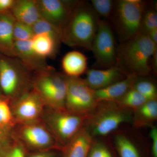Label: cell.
Instances as JSON below:
<instances>
[{
  "label": "cell",
  "instance_id": "6da1fadb",
  "mask_svg": "<svg viewBox=\"0 0 157 157\" xmlns=\"http://www.w3.org/2000/svg\"><path fill=\"white\" fill-rule=\"evenodd\" d=\"M100 19L90 2L77 1L61 31L62 42L91 51Z\"/></svg>",
  "mask_w": 157,
  "mask_h": 157
},
{
  "label": "cell",
  "instance_id": "7a4b0ae2",
  "mask_svg": "<svg viewBox=\"0 0 157 157\" xmlns=\"http://www.w3.org/2000/svg\"><path fill=\"white\" fill-rule=\"evenodd\" d=\"M157 50V45L148 36L139 33L118 46L116 64L128 74L148 77L151 73V58Z\"/></svg>",
  "mask_w": 157,
  "mask_h": 157
},
{
  "label": "cell",
  "instance_id": "3957f363",
  "mask_svg": "<svg viewBox=\"0 0 157 157\" xmlns=\"http://www.w3.org/2000/svg\"><path fill=\"white\" fill-rule=\"evenodd\" d=\"M133 112L113 101H98L84 128L92 137H105L124 124H132Z\"/></svg>",
  "mask_w": 157,
  "mask_h": 157
},
{
  "label": "cell",
  "instance_id": "277c9868",
  "mask_svg": "<svg viewBox=\"0 0 157 157\" xmlns=\"http://www.w3.org/2000/svg\"><path fill=\"white\" fill-rule=\"evenodd\" d=\"M88 117L73 113L66 109L45 107L41 120L62 150L84 128Z\"/></svg>",
  "mask_w": 157,
  "mask_h": 157
},
{
  "label": "cell",
  "instance_id": "5b68a950",
  "mask_svg": "<svg viewBox=\"0 0 157 157\" xmlns=\"http://www.w3.org/2000/svg\"><path fill=\"white\" fill-rule=\"evenodd\" d=\"M33 89L39 95L46 107L65 109L67 76L48 66L34 72Z\"/></svg>",
  "mask_w": 157,
  "mask_h": 157
},
{
  "label": "cell",
  "instance_id": "8992f818",
  "mask_svg": "<svg viewBox=\"0 0 157 157\" xmlns=\"http://www.w3.org/2000/svg\"><path fill=\"white\" fill-rule=\"evenodd\" d=\"M32 77V72L17 58L0 54V86L10 102L33 89Z\"/></svg>",
  "mask_w": 157,
  "mask_h": 157
},
{
  "label": "cell",
  "instance_id": "52a82bcc",
  "mask_svg": "<svg viewBox=\"0 0 157 157\" xmlns=\"http://www.w3.org/2000/svg\"><path fill=\"white\" fill-rule=\"evenodd\" d=\"M147 2L142 0L114 1L111 20L120 43L140 33L144 11Z\"/></svg>",
  "mask_w": 157,
  "mask_h": 157
},
{
  "label": "cell",
  "instance_id": "ba28073f",
  "mask_svg": "<svg viewBox=\"0 0 157 157\" xmlns=\"http://www.w3.org/2000/svg\"><path fill=\"white\" fill-rule=\"evenodd\" d=\"M11 132L26 150L60 149L53 135L42 120L15 124Z\"/></svg>",
  "mask_w": 157,
  "mask_h": 157
},
{
  "label": "cell",
  "instance_id": "9c48e42d",
  "mask_svg": "<svg viewBox=\"0 0 157 157\" xmlns=\"http://www.w3.org/2000/svg\"><path fill=\"white\" fill-rule=\"evenodd\" d=\"M98 103L95 91L88 85L84 79L67 76L65 109L73 113L88 116Z\"/></svg>",
  "mask_w": 157,
  "mask_h": 157
},
{
  "label": "cell",
  "instance_id": "30bf717a",
  "mask_svg": "<svg viewBox=\"0 0 157 157\" xmlns=\"http://www.w3.org/2000/svg\"><path fill=\"white\" fill-rule=\"evenodd\" d=\"M117 47L112 27L106 21L100 18L91 48L96 66L100 69H106L115 66Z\"/></svg>",
  "mask_w": 157,
  "mask_h": 157
},
{
  "label": "cell",
  "instance_id": "8fae6325",
  "mask_svg": "<svg viewBox=\"0 0 157 157\" xmlns=\"http://www.w3.org/2000/svg\"><path fill=\"white\" fill-rule=\"evenodd\" d=\"M10 104L15 124L41 121L46 107L33 89Z\"/></svg>",
  "mask_w": 157,
  "mask_h": 157
},
{
  "label": "cell",
  "instance_id": "7c38bea8",
  "mask_svg": "<svg viewBox=\"0 0 157 157\" xmlns=\"http://www.w3.org/2000/svg\"><path fill=\"white\" fill-rule=\"evenodd\" d=\"M40 17L61 31L78 1L36 0Z\"/></svg>",
  "mask_w": 157,
  "mask_h": 157
},
{
  "label": "cell",
  "instance_id": "4fadbf2b",
  "mask_svg": "<svg viewBox=\"0 0 157 157\" xmlns=\"http://www.w3.org/2000/svg\"><path fill=\"white\" fill-rule=\"evenodd\" d=\"M111 135L110 140L120 157H142L140 145L145 141L135 128H120Z\"/></svg>",
  "mask_w": 157,
  "mask_h": 157
},
{
  "label": "cell",
  "instance_id": "5bb4252c",
  "mask_svg": "<svg viewBox=\"0 0 157 157\" xmlns=\"http://www.w3.org/2000/svg\"><path fill=\"white\" fill-rule=\"evenodd\" d=\"M86 73L85 81L94 91L108 87L123 80L129 75L117 64L106 69H88Z\"/></svg>",
  "mask_w": 157,
  "mask_h": 157
},
{
  "label": "cell",
  "instance_id": "9a60e30c",
  "mask_svg": "<svg viewBox=\"0 0 157 157\" xmlns=\"http://www.w3.org/2000/svg\"><path fill=\"white\" fill-rule=\"evenodd\" d=\"M14 57L32 73L48 66L46 59L39 56L32 48L31 40L14 42Z\"/></svg>",
  "mask_w": 157,
  "mask_h": 157
},
{
  "label": "cell",
  "instance_id": "2e32d148",
  "mask_svg": "<svg viewBox=\"0 0 157 157\" xmlns=\"http://www.w3.org/2000/svg\"><path fill=\"white\" fill-rule=\"evenodd\" d=\"M15 19L11 11L0 13V54L14 57L13 29Z\"/></svg>",
  "mask_w": 157,
  "mask_h": 157
},
{
  "label": "cell",
  "instance_id": "e0dca14e",
  "mask_svg": "<svg viewBox=\"0 0 157 157\" xmlns=\"http://www.w3.org/2000/svg\"><path fill=\"white\" fill-rule=\"evenodd\" d=\"M138 77L134 74H129L121 81L105 88L95 91L96 99L98 101H117L132 88Z\"/></svg>",
  "mask_w": 157,
  "mask_h": 157
},
{
  "label": "cell",
  "instance_id": "ac0fdd59",
  "mask_svg": "<svg viewBox=\"0 0 157 157\" xmlns=\"http://www.w3.org/2000/svg\"><path fill=\"white\" fill-rule=\"evenodd\" d=\"M11 12L16 21L32 27L41 17L36 0H15Z\"/></svg>",
  "mask_w": 157,
  "mask_h": 157
},
{
  "label": "cell",
  "instance_id": "d6986e66",
  "mask_svg": "<svg viewBox=\"0 0 157 157\" xmlns=\"http://www.w3.org/2000/svg\"><path fill=\"white\" fill-rule=\"evenodd\" d=\"M62 68L64 74L70 77H80L86 73L87 58L82 53L77 51L70 52L62 60Z\"/></svg>",
  "mask_w": 157,
  "mask_h": 157
},
{
  "label": "cell",
  "instance_id": "ffe728a7",
  "mask_svg": "<svg viewBox=\"0 0 157 157\" xmlns=\"http://www.w3.org/2000/svg\"><path fill=\"white\" fill-rule=\"evenodd\" d=\"M157 119V100L147 101L133 112L132 125L135 129L151 127Z\"/></svg>",
  "mask_w": 157,
  "mask_h": 157
},
{
  "label": "cell",
  "instance_id": "44dd1931",
  "mask_svg": "<svg viewBox=\"0 0 157 157\" xmlns=\"http://www.w3.org/2000/svg\"><path fill=\"white\" fill-rule=\"evenodd\" d=\"M93 137L85 128L62 151L64 157H88Z\"/></svg>",
  "mask_w": 157,
  "mask_h": 157
},
{
  "label": "cell",
  "instance_id": "7402d4cb",
  "mask_svg": "<svg viewBox=\"0 0 157 157\" xmlns=\"http://www.w3.org/2000/svg\"><path fill=\"white\" fill-rule=\"evenodd\" d=\"M61 42L45 33L35 34L31 40L32 48L42 58L53 57L56 54Z\"/></svg>",
  "mask_w": 157,
  "mask_h": 157
},
{
  "label": "cell",
  "instance_id": "603a6c76",
  "mask_svg": "<svg viewBox=\"0 0 157 157\" xmlns=\"http://www.w3.org/2000/svg\"><path fill=\"white\" fill-rule=\"evenodd\" d=\"M26 149L11 131L0 144V157H26Z\"/></svg>",
  "mask_w": 157,
  "mask_h": 157
},
{
  "label": "cell",
  "instance_id": "cb8c5ba5",
  "mask_svg": "<svg viewBox=\"0 0 157 157\" xmlns=\"http://www.w3.org/2000/svg\"><path fill=\"white\" fill-rule=\"evenodd\" d=\"M113 144L109 136L93 137L88 157H114Z\"/></svg>",
  "mask_w": 157,
  "mask_h": 157
},
{
  "label": "cell",
  "instance_id": "d4e9b609",
  "mask_svg": "<svg viewBox=\"0 0 157 157\" xmlns=\"http://www.w3.org/2000/svg\"><path fill=\"white\" fill-rule=\"evenodd\" d=\"M156 2H147L144 11L140 33L147 36L151 31L157 29Z\"/></svg>",
  "mask_w": 157,
  "mask_h": 157
},
{
  "label": "cell",
  "instance_id": "484cf974",
  "mask_svg": "<svg viewBox=\"0 0 157 157\" xmlns=\"http://www.w3.org/2000/svg\"><path fill=\"white\" fill-rule=\"evenodd\" d=\"M132 88L147 101L157 100V87L155 80L148 77H138Z\"/></svg>",
  "mask_w": 157,
  "mask_h": 157
},
{
  "label": "cell",
  "instance_id": "4316f807",
  "mask_svg": "<svg viewBox=\"0 0 157 157\" xmlns=\"http://www.w3.org/2000/svg\"><path fill=\"white\" fill-rule=\"evenodd\" d=\"M147 101L141 94L132 87L116 102L122 107L134 112Z\"/></svg>",
  "mask_w": 157,
  "mask_h": 157
},
{
  "label": "cell",
  "instance_id": "83f0119b",
  "mask_svg": "<svg viewBox=\"0 0 157 157\" xmlns=\"http://www.w3.org/2000/svg\"><path fill=\"white\" fill-rule=\"evenodd\" d=\"M14 124L10 101L6 98H0V129L11 130Z\"/></svg>",
  "mask_w": 157,
  "mask_h": 157
},
{
  "label": "cell",
  "instance_id": "f1b7e54d",
  "mask_svg": "<svg viewBox=\"0 0 157 157\" xmlns=\"http://www.w3.org/2000/svg\"><path fill=\"white\" fill-rule=\"evenodd\" d=\"M95 12L99 17L111 19L114 8L113 0H91L90 2Z\"/></svg>",
  "mask_w": 157,
  "mask_h": 157
},
{
  "label": "cell",
  "instance_id": "f546056e",
  "mask_svg": "<svg viewBox=\"0 0 157 157\" xmlns=\"http://www.w3.org/2000/svg\"><path fill=\"white\" fill-rule=\"evenodd\" d=\"M33 28L35 35L42 33L48 34L62 42L60 31L41 17L33 26Z\"/></svg>",
  "mask_w": 157,
  "mask_h": 157
},
{
  "label": "cell",
  "instance_id": "4dcf8cb0",
  "mask_svg": "<svg viewBox=\"0 0 157 157\" xmlns=\"http://www.w3.org/2000/svg\"><path fill=\"white\" fill-rule=\"evenodd\" d=\"M34 36L33 27L15 21L13 29L14 42L30 41Z\"/></svg>",
  "mask_w": 157,
  "mask_h": 157
},
{
  "label": "cell",
  "instance_id": "1f68e13d",
  "mask_svg": "<svg viewBox=\"0 0 157 157\" xmlns=\"http://www.w3.org/2000/svg\"><path fill=\"white\" fill-rule=\"evenodd\" d=\"M150 127L149 136L151 143V156L152 157H157V128L155 125Z\"/></svg>",
  "mask_w": 157,
  "mask_h": 157
},
{
  "label": "cell",
  "instance_id": "d6a6232c",
  "mask_svg": "<svg viewBox=\"0 0 157 157\" xmlns=\"http://www.w3.org/2000/svg\"><path fill=\"white\" fill-rule=\"evenodd\" d=\"M55 149H56L35 151L26 157H58V155L54 151Z\"/></svg>",
  "mask_w": 157,
  "mask_h": 157
},
{
  "label": "cell",
  "instance_id": "836d02e7",
  "mask_svg": "<svg viewBox=\"0 0 157 157\" xmlns=\"http://www.w3.org/2000/svg\"><path fill=\"white\" fill-rule=\"evenodd\" d=\"M15 0H0V13L11 11Z\"/></svg>",
  "mask_w": 157,
  "mask_h": 157
},
{
  "label": "cell",
  "instance_id": "e575fe53",
  "mask_svg": "<svg viewBox=\"0 0 157 157\" xmlns=\"http://www.w3.org/2000/svg\"><path fill=\"white\" fill-rule=\"evenodd\" d=\"M151 73L157 75V50L154 54L151 61Z\"/></svg>",
  "mask_w": 157,
  "mask_h": 157
},
{
  "label": "cell",
  "instance_id": "d590c367",
  "mask_svg": "<svg viewBox=\"0 0 157 157\" xmlns=\"http://www.w3.org/2000/svg\"><path fill=\"white\" fill-rule=\"evenodd\" d=\"M147 36L152 42L156 45H157V29L151 31L148 34Z\"/></svg>",
  "mask_w": 157,
  "mask_h": 157
},
{
  "label": "cell",
  "instance_id": "8d00e7d4",
  "mask_svg": "<svg viewBox=\"0 0 157 157\" xmlns=\"http://www.w3.org/2000/svg\"><path fill=\"white\" fill-rule=\"evenodd\" d=\"M10 131V130L0 129V144L7 137Z\"/></svg>",
  "mask_w": 157,
  "mask_h": 157
},
{
  "label": "cell",
  "instance_id": "74e56055",
  "mask_svg": "<svg viewBox=\"0 0 157 157\" xmlns=\"http://www.w3.org/2000/svg\"><path fill=\"white\" fill-rule=\"evenodd\" d=\"M5 98L3 96L2 93V90H1V86H0V98Z\"/></svg>",
  "mask_w": 157,
  "mask_h": 157
}]
</instances>
